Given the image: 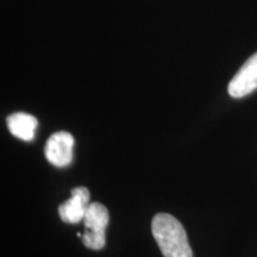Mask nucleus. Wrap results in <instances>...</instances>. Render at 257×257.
Returning a JSON list of instances; mask_svg holds the SVG:
<instances>
[{
    "label": "nucleus",
    "instance_id": "obj_7",
    "mask_svg": "<svg viewBox=\"0 0 257 257\" xmlns=\"http://www.w3.org/2000/svg\"><path fill=\"white\" fill-rule=\"evenodd\" d=\"M81 240L86 248L92 250H100L105 246L106 232L105 231H92L85 229Z\"/></svg>",
    "mask_w": 257,
    "mask_h": 257
},
{
    "label": "nucleus",
    "instance_id": "obj_3",
    "mask_svg": "<svg viewBox=\"0 0 257 257\" xmlns=\"http://www.w3.org/2000/svg\"><path fill=\"white\" fill-rule=\"evenodd\" d=\"M257 89V53L240 67L227 86L232 98H243Z\"/></svg>",
    "mask_w": 257,
    "mask_h": 257
},
{
    "label": "nucleus",
    "instance_id": "obj_5",
    "mask_svg": "<svg viewBox=\"0 0 257 257\" xmlns=\"http://www.w3.org/2000/svg\"><path fill=\"white\" fill-rule=\"evenodd\" d=\"M6 124L9 131L15 137L25 142H31L35 137L38 121L34 115L24 112H16L9 115Z\"/></svg>",
    "mask_w": 257,
    "mask_h": 257
},
{
    "label": "nucleus",
    "instance_id": "obj_6",
    "mask_svg": "<svg viewBox=\"0 0 257 257\" xmlns=\"http://www.w3.org/2000/svg\"><path fill=\"white\" fill-rule=\"evenodd\" d=\"M82 221L86 230L106 231L110 221V214L106 206L100 202H91L86 210Z\"/></svg>",
    "mask_w": 257,
    "mask_h": 257
},
{
    "label": "nucleus",
    "instance_id": "obj_4",
    "mask_svg": "<svg viewBox=\"0 0 257 257\" xmlns=\"http://www.w3.org/2000/svg\"><path fill=\"white\" fill-rule=\"evenodd\" d=\"M89 202V191L86 187L72 189L70 198L59 206V216L64 223L78 224L83 220Z\"/></svg>",
    "mask_w": 257,
    "mask_h": 257
},
{
    "label": "nucleus",
    "instance_id": "obj_2",
    "mask_svg": "<svg viewBox=\"0 0 257 257\" xmlns=\"http://www.w3.org/2000/svg\"><path fill=\"white\" fill-rule=\"evenodd\" d=\"M73 148L74 137L69 133L60 131L48 138L44 155L51 165L62 168L70 165L73 161Z\"/></svg>",
    "mask_w": 257,
    "mask_h": 257
},
{
    "label": "nucleus",
    "instance_id": "obj_1",
    "mask_svg": "<svg viewBox=\"0 0 257 257\" xmlns=\"http://www.w3.org/2000/svg\"><path fill=\"white\" fill-rule=\"evenodd\" d=\"M152 232L165 257H193L185 227L172 214L157 213L153 218Z\"/></svg>",
    "mask_w": 257,
    "mask_h": 257
}]
</instances>
